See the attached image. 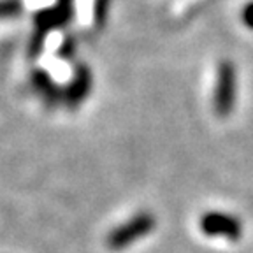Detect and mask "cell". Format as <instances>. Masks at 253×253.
I'll return each mask as SVG.
<instances>
[{
    "label": "cell",
    "mask_w": 253,
    "mask_h": 253,
    "mask_svg": "<svg viewBox=\"0 0 253 253\" xmlns=\"http://www.w3.org/2000/svg\"><path fill=\"white\" fill-rule=\"evenodd\" d=\"M155 225H157V218L148 211H141L134 214L130 220H126L125 223L111 230L106 237V246L111 252L125 250L144 236H148L155 229Z\"/></svg>",
    "instance_id": "1"
},
{
    "label": "cell",
    "mask_w": 253,
    "mask_h": 253,
    "mask_svg": "<svg viewBox=\"0 0 253 253\" xmlns=\"http://www.w3.org/2000/svg\"><path fill=\"white\" fill-rule=\"evenodd\" d=\"M236 102V67L229 60L218 65L216 86H214V113L220 118H229Z\"/></svg>",
    "instance_id": "2"
},
{
    "label": "cell",
    "mask_w": 253,
    "mask_h": 253,
    "mask_svg": "<svg viewBox=\"0 0 253 253\" xmlns=\"http://www.w3.org/2000/svg\"><path fill=\"white\" fill-rule=\"evenodd\" d=\"M201 230L208 237H223L236 243L243 237V223L236 216L220 211H208L201 216Z\"/></svg>",
    "instance_id": "3"
},
{
    "label": "cell",
    "mask_w": 253,
    "mask_h": 253,
    "mask_svg": "<svg viewBox=\"0 0 253 253\" xmlns=\"http://www.w3.org/2000/svg\"><path fill=\"white\" fill-rule=\"evenodd\" d=\"M91 72L86 65H78L74 71V76L69 81V84L63 88V104L69 109H76L86 100V97L91 91Z\"/></svg>",
    "instance_id": "4"
},
{
    "label": "cell",
    "mask_w": 253,
    "mask_h": 253,
    "mask_svg": "<svg viewBox=\"0 0 253 253\" xmlns=\"http://www.w3.org/2000/svg\"><path fill=\"white\" fill-rule=\"evenodd\" d=\"M30 79L34 90L41 95V99L44 100L46 106L55 107L60 102H63V90L55 83V79L51 78V74L46 69H36L32 72Z\"/></svg>",
    "instance_id": "5"
},
{
    "label": "cell",
    "mask_w": 253,
    "mask_h": 253,
    "mask_svg": "<svg viewBox=\"0 0 253 253\" xmlns=\"http://www.w3.org/2000/svg\"><path fill=\"white\" fill-rule=\"evenodd\" d=\"M109 0H95L93 4V21L97 27H102L106 23L107 12H109Z\"/></svg>",
    "instance_id": "6"
},
{
    "label": "cell",
    "mask_w": 253,
    "mask_h": 253,
    "mask_svg": "<svg viewBox=\"0 0 253 253\" xmlns=\"http://www.w3.org/2000/svg\"><path fill=\"white\" fill-rule=\"evenodd\" d=\"M21 12L20 0H0V18H12Z\"/></svg>",
    "instance_id": "7"
},
{
    "label": "cell",
    "mask_w": 253,
    "mask_h": 253,
    "mask_svg": "<svg viewBox=\"0 0 253 253\" xmlns=\"http://www.w3.org/2000/svg\"><path fill=\"white\" fill-rule=\"evenodd\" d=\"M72 55H74V41L65 39V42H63L62 47H60V56H62V58L71 60Z\"/></svg>",
    "instance_id": "8"
},
{
    "label": "cell",
    "mask_w": 253,
    "mask_h": 253,
    "mask_svg": "<svg viewBox=\"0 0 253 253\" xmlns=\"http://www.w3.org/2000/svg\"><path fill=\"white\" fill-rule=\"evenodd\" d=\"M243 21L250 30H253V2L246 5L245 11H243Z\"/></svg>",
    "instance_id": "9"
},
{
    "label": "cell",
    "mask_w": 253,
    "mask_h": 253,
    "mask_svg": "<svg viewBox=\"0 0 253 253\" xmlns=\"http://www.w3.org/2000/svg\"><path fill=\"white\" fill-rule=\"evenodd\" d=\"M56 5H60V7L72 11V0H58V2H56Z\"/></svg>",
    "instance_id": "10"
}]
</instances>
